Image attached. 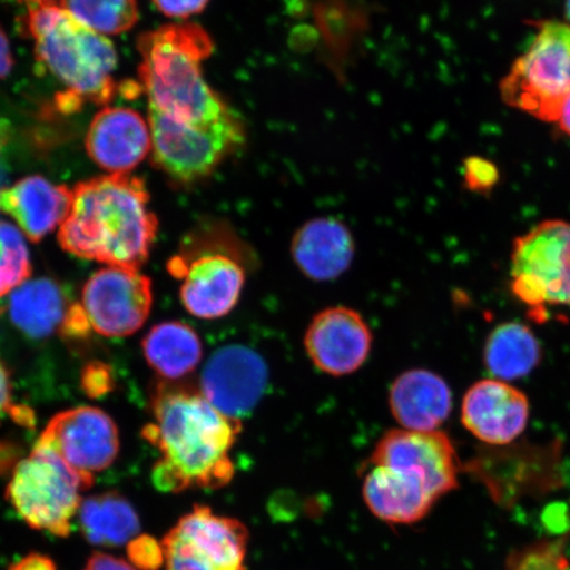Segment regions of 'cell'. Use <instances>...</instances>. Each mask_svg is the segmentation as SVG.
I'll use <instances>...</instances> for the list:
<instances>
[{
  "label": "cell",
  "mask_w": 570,
  "mask_h": 570,
  "mask_svg": "<svg viewBox=\"0 0 570 570\" xmlns=\"http://www.w3.org/2000/svg\"><path fill=\"white\" fill-rule=\"evenodd\" d=\"M151 413L141 436L160 454L153 469L156 489L181 493L232 482L230 452L242 431L239 420L214 409L202 391L164 382L154 390Z\"/></svg>",
  "instance_id": "6da1fadb"
},
{
  "label": "cell",
  "mask_w": 570,
  "mask_h": 570,
  "mask_svg": "<svg viewBox=\"0 0 570 570\" xmlns=\"http://www.w3.org/2000/svg\"><path fill=\"white\" fill-rule=\"evenodd\" d=\"M158 225L141 178L101 176L76 185L59 244L77 258L139 269L151 254Z\"/></svg>",
  "instance_id": "7a4b0ae2"
},
{
  "label": "cell",
  "mask_w": 570,
  "mask_h": 570,
  "mask_svg": "<svg viewBox=\"0 0 570 570\" xmlns=\"http://www.w3.org/2000/svg\"><path fill=\"white\" fill-rule=\"evenodd\" d=\"M139 78L148 106L177 122L203 125L232 111L206 82L203 62L213 51L208 32L195 23L168 24L140 35Z\"/></svg>",
  "instance_id": "3957f363"
},
{
  "label": "cell",
  "mask_w": 570,
  "mask_h": 570,
  "mask_svg": "<svg viewBox=\"0 0 570 570\" xmlns=\"http://www.w3.org/2000/svg\"><path fill=\"white\" fill-rule=\"evenodd\" d=\"M24 26L35 41L36 59L66 87L59 97L62 111L111 101L117 92L112 73L118 56L109 39L56 4L30 7Z\"/></svg>",
  "instance_id": "277c9868"
},
{
  "label": "cell",
  "mask_w": 570,
  "mask_h": 570,
  "mask_svg": "<svg viewBox=\"0 0 570 570\" xmlns=\"http://www.w3.org/2000/svg\"><path fill=\"white\" fill-rule=\"evenodd\" d=\"M92 483L52 448L36 443L13 468L6 497L32 529L68 538L71 520L82 503L81 494Z\"/></svg>",
  "instance_id": "5b68a950"
},
{
  "label": "cell",
  "mask_w": 570,
  "mask_h": 570,
  "mask_svg": "<svg viewBox=\"0 0 570 570\" xmlns=\"http://www.w3.org/2000/svg\"><path fill=\"white\" fill-rule=\"evenodd\" d=\"M503 101L530 116L553 122L570 92V26L538 23V33L501 82Z\"/></svg>",
  "instance_id": "8992f818"
},
{
  "label": "cell",
  "mask_w": 570,
  "mask_h": 570,
  "mask_svg": "<svg viewBox=\"0 0 570 570\" xmlns=\"http://www.w3.org/2000/svg\"><path fill=\"white\" fill-rule=\"evenodd\" d=\"M148 120L154 166L178 184L204 180L245 141L244 124L234 110L214 122L190 125L148 106Z\"/></svg>",
  "instance_id": "52a82bcc"
},
{
  "label": "cell",
  "mask_w": 570,
  "mask_h": 570,
  "mask_svg": "<svg viewBox=\"0 0 570 570\" xmlns=\"http://www.w3.org/2000/svg\"><path fill=\"white\" fill-rule=\"evenodd\" d=\"M511 276L515 296L538 312L547 305H570V224L546 220L519 237Z\"/></svg>",
  "instance_id": "ba28073f"
},
{
  "label": "cell",
  "mask_w": 570,
  "mask_h": 570,
  "mask_svg": "<svg viewBox=\"0 0 570 570\" xmlns=\"http://www.w3.org/2000/svg\"><path fill=\"white\" fill-rule=\"evenodd\" d=\"M248 531L234 518L195 505L161 540L166 570H246Z\"/></svg>",
  "instance_id": "9c48e42d"
},
{
  "label": "cell",
  "mask_w": 570,
  "mask_h": 570,
  "mask_svg": "<svg viewBox=\"0 0 570 570\" xmlns=\"http://www.w3.org/2000/svg\"><path fill=\"white\" fill-rule=\"evenodd\" d=\"M235 249L188 248L173 256L168 273L181 282L180 298L191 316L216 320L229 315L246 283V268Z\"/></svg>",
  "instance_id": "30bf717a"
},
{
  "label": "cell",
  "mask_w": 570,
  "mask_h": 570,
  "mask_svg": "<svg viewBox=\"0 0 570 570\" xmlns=\"http://www.w3.org/2000/svg\"><path fill=\"white\" fill-rule=\"evenodd\" d=\"M154 302L153 282L139 269L106 267L82 289V308L99 336H131L145 325Z\"/></svg>",
  "instance_id": "8fae6325"
},
{
  "label": "cell",
  "mask_w": 570,
  "mask_h": 570,
  "mask_svg": "<svg viewBox=\"0 0 570 570\" xmlns=\"http://www.w3.org/2000/svg\"><path fill=\"white\" fill-rule=\"evenodd\" d=\"M368 465L412 476L438 501L459 487L458 454L446 434L438 431H391L375 446Z\"/></svg>",
  "instance_id": "7c38bea8"
},
{
  "label": "cell",
  "mask_w": 570,
  "mask_h": 570,
  "mask_svg": "<svg viewBox=\"0 0 570 570\" xmlns=\"http://www.w3.org/2000/svg\"><path fill=\"white\" fill-rule=\"evenodd\" d=\"M38 443L52 448L78 473L95 481L119 453V432L114 420L96 407L57 413Z\"/></svg>",
  "instance_id": "4fadbf2b"
},
{
  "label": "cell",
  "mask_w": 570,
  "mask_h": 570,
  "mask_svg": "<svg viewBox=\"0 0 570 570\" xmlns=\"http://www.w3.org/2000/svg\"><path fill=\"white\" fill-rule=\"evenodd\" d=\"M267 383L268 368L262 355L244 345H227L206 362L202 394L214 409L240 422L258 405Z\"/></svg>",
  "instance_id": "5bb4252c"
},
{
  "label": "cell",
  "mask_w": 570,
  "mask_h": 570,
  "mask_svg": "<svg viewBox=\"0 0 570 570\" xmlns=\"http://www.w3.org/2000/svg\"><path fill=\"white\" fill-rule=\"evenodd\" d=\"M373 336L358 312L346 306L321 311L305 334L313 365L333 376L353 374L372 352Z\"/></svg>",
  "instance_id": "9a60e30c"
},
{
  "label": "cell",
  "mask_w": 570,
  "mask_h": 570,
  "mask_svg": "<svg viewBox=\"0 0 570 570\" xmlns=\"http://www.w3.org/2000/svg\"><path fill=\"white\" fill-rule=\"evenodd\" d=\"M529 419V399L508 382H476L463 397L462 424L487 444L512 443L524 432Z\"/></svg>",
  "instance_id": "2e32d148"
},
{
  "label": "cell",
  "mask_w": 570,
  "mask_h": 570,
  "mask_svg": "<svg viewBox=\"0 0 570 570\" xmlns=\"http://www.w3.org/2000/svg\"><path fill=\"white\" fill-rule=\"evenodd\" d=\"M85 145L97 166L111 175H126L151 153V127L138 111L105 107L91 120Z\"/></svg>",
  "instance_id": "e0dca14e"
},
{
  "label": "cell",
  "mask_w": 570,
  "mask_h": 570,
  "mask_svg": "<svg viewBox=\"0 0 570 570\" xmlns=\"http://www.w3.org/2000/svg\"><path fill=\"white\" fill-rule=\"evenodd\" d=\"M71 204L73 189L41 176L26 177L10 188L0 189V212L16 220L33 244L66 223Z\"/></svg>",
  "instance_id": "ac0fdd59"
},
{
  "label": "cell",
  "mask_w": 570,
  "mask_h": 570,
  "mask_svg": "<svg viewBox=\"0 0 570 570\" xmlns=\"http://www.w3.org/2000/svg\"><path fill=\"white\" fill-rule=\"evenodd\" d=\"M291 254L302 273L316 282H331L352 266L355 242L348 227L331 217L315 218L294 235Z\"/></svg>",
  "instance_id": "d6986e66"
},
{
  "label": "cell",
  "mask_w": 570,
  "mask_h": 570,
  "mask_svg": "<svg viewBox=\"0 0 570 570\" xmlns=\"http://www.w3.org/2000/svg\"><path fill=\"white\" fill-rule=\"evenodd\" d=\"M390 407L403 430L433 432L451 415L452 392L440 375L410 370L392 383Z\"/></svg>",
  "instance_id": "ffe728a7"
},
{
  "label": "cell",
  "mask_w": 570,
  "mask_h": 570,
  "mask_svg": "<svg viewBox=\"0 0 570 570\" xmlns=\"http://www.w3.org/2000/svg\"><path fill=\"white\" fill-rule=\"evenodd\" d=\"M363 481V498L376 518L410 524L422 520L438 502L422 482L395 470L370 465Z\"/></svg>",
  "instance_id": "44dd1931"
},
{
  "label": "cell",
  "mask_w": 570,
  "mask_h": 570,
  "mask_svg": "<svg viewBox=\"0 0 570 570\" xmlns=\"http://www.w3.org/2000/svg\"><path fill=\"white\" fill-rule=\"evenodd\" d=\"M69 308L60 285L48 277L21 284L12 292L9 303L12 324L35 340L60 332Z\"/></svg>",
  "instance_id": "7402d4cb"
},
{
  "label": "cell",
  "mask_w": 570,
  "mask_h": 570,
  "mask_svg": "<svg viewBox=\"0 0 570 570\" xmlns=\"http://www.w3.org/2000/svg\"><path fill=\"white\" fill-rule=\"evenodd\" d=\"M148 365L164 380L176 381L195 372L203 358V342L181 321L155 325L142 340Z\"/></svg>",
  "instance_id": "603a6c76"
},
{
  "label": "cell",
  "mask_w": 570,
  "mask_h": 570,
  "mask_svg": "<svg viewBox=\"0 0 570 570\" xmlns=\"http://www.w3.org/2000/svg\"><path fill=\"white\" fill-rule=\"evenodd\" d=\"M78 522L85 539L98 547L128 544L140 531L138 512L117 491L83 499L78 510Z\"/></svg>",
  "instance_id": "cb8c5ba5"
},
{
  "label": "cell",
  "mask_w": 570,
  "mask_h": 570,
  "mask_svg": "<svg viewBox=\"0 0 570 570\" xmlns=\"http://www.w3.org/2000/svg\"><path fill=\"white\" fill-rule=\"evenodd\" d=\"M540 344L530 327L508 323L495 327L484 346V363L498 381H514L539 365Z\"/></svg>",
  "instance_id": "d4e9b609"
},
{
  "label": "cell",
  "mask_w": 570,
  "mask_h": 570,
  "mask_svg": "<svg viewBox=\"0 0 570 570\" xmlns=\"http://www.w3.org/2000/svg\"><path fill=\"white\" fill-rule=\"evenodd\" d=\"M69 16L99 35H120L137 24V0H61Z\"/></svg>",
  "instance_id": "484cf974"
},
{
  "label": "cell",
  "mask_w": 570,
  "mask_h": 570,
  "mask_svg": "<svg viewBox=\"0 0 570 570\" xmlns=\"http://www.w3.org/2000/svg\"><path fill=\"white\" fill-rule=\"evenodd\" d=\"M32 265L23 235L16 226L0 223V297L30 281Z\"/></svg>",
  "instance_id": "4316f807"
},
{
  "label": "cell",
  "mask_w": 570,
  "mask_h": 570,
  "mask_svg": "<svg viewBox=\"0 0 570 570\" xmlns=\"http://www.w3.org/2000/svg\"><path fill=\"white\" fill-rule=\"evenodd\" d=\"M509 570H570V562L560 541H546L512 556Z\"/></svg>",
  "instance_id": "83f0119b"
},
{
  "label": "cell",
  "mask_w": 570,
  "mask_h": 570,
  "mask_svg": "<svg viewBox=\"0 0 570 570\" xmlns=\"http://www.w3.org/2000/svg\"><path fill=\"white\" fill-rule=\"evenodd\" d=\"M6 420L23 424L28 428L35 426V416L31 409L26 405H17L12 399V386L9 370L0 360V426L3 425ZM11 462V448L9 444L0 441V470Z\"/></svg>",
  "instance_id": "f1b7e54d"
},
{
  "label": "cell",
  "mask_w": 570,
  "mask_h": 570,
  "mask_svg": "<svg viewBox=\"0 0 570 570\" xmlns=\"http://www.w3.org/2000/svg\"><path fill=\"white\" fill-rule=\"evenodd\" d=\"M127 558L138 570H159L166 566L161 541L149 534H138L127 544Z\"/></svg>",
  "instance_id": "f546056e"
},
{
  "label": "cell",
  "mask_w": 570,
  "mask_h": 570,
  "mask_svg": "<svg viewBox=\"0 0 570 570\" xmlns=\"http://www.w3.org/2000/svg\"><path fill=\"white\" fill-rule=\"evenodd\" d=\"M499 174L493 163L483 158H469L463 163L466 188L476 194H488L498 183Z\"/></svg>",
  "instance_id": "4dcf8cb0"
},
{
  "label": "cell",
  "mask_w": 570,
  "mask_h": 570,
  "mask_svg": "<svg viewBox=\"0 0 570 570\" xmlns=\"http://www.w3.org/2000/svg\"><path fill=\"white\" fill-rule=\"evenodd\" d=\"M114 380L110 368L101 362L89 363L83 370L82 387L90 397H99L111 391Z\"/></svg>",
  "instance_id": "1f68e13d"
},
{
  "label": "cell",
  "mask_w": 570,
  "mask_h": 570,
  "mask_svg": "<svg viewBox=\"0 0 570 570\" xmlns=\"http://www.w3.org/2000/svg\"><path fill=\"white\" fill-rule=\"evenodd\" d=\"M156 9L168 18H189L204 11L209 0H153Z\"/></svg>",
  "instance_id": "d6a6232c"
},
{
  "label": "cell",
  "mask_w": 570,
  "mask_h": 570,
  "mask_svg": "<svg viewBox=\"0 0 570 570\" xmlns=\"http://www.w3.org/2000/svg\"><path fill=\"white\" fill-rule=\"evenodd\" d=\"M83 570H137L130 562L116 558V556L95 552L88 559Z\"/></svg>",
  "instance_id": "836d02e7"
},
{
  "label": "cell",
  "mask_w": 570,
  "mask_h": 570,
  "mask_svg": "<svg viewBox=\"0 0 570 570\" xmlns=\"http://www.w3.org/2000/svg\"><path fill=\"white\" fill-rule=\"evenodd\" d=\"M9 570H57V566L49 556L33 552L13 562Z\"/></svg>",
  "instance_id": "e575fe53"
},
{
  "label": "cell",
  "mask_w": 570,
  "mask_h": 570,
  "mask_svg": "<svg viewBox=\"0 0 570 570\" xmlns=\"http://www.w3.org/2000/svg\"><path fill=\"white\" fill-rule=\"evenodd\" d=\"M13 66L11 46L3 28L0 27V80L10 75Z\"/></svg>",
  "instance_id": "d590c367"
},
{
  "label": "cell",
  "mask_w": 570,
  "mask_h": 570,
  "mask_svg": "<svg viewBox=\"0 0 570 570\" xmlns=\"http://www.w3.org/2000/svg\"><path fill=\"white\" fill-rule=\"evenodd\" d=\"M556 124H558L560 130L568 135V137L570 138V92L564 99V101H562L561 104L558 120H556Z\"/></svg>",
  "instance_id": "8d00e7d4"
},
{
  "label": "cell",
  "mask_w": 570,
  "mask_h": 570,
  "mask_svg": "<svg viewBox=\"0 0 570 570\" xmlns=\"http://www.w3.org/2000/svg\"><path fill=\"white\" fill-rule=\"evenodd\" d=\"M24 2L30 7H39L55 4L56 0H24Z\"/></svg>",
  "instance_id": "74e56055"
},
{
  "label": "cell",
  "mask_w": 570,
  "mask_h": 570,
  "mask_svg": "<svg viewBox=\"0 0 570 570\" xmlns=\"http://www.w3.org/2000/svg\"><path fill=\"white\" fill-rule=\"evenodd\" d=\"M566 16L569 21L568 24L570 26V0H567V3H566Z\"/></svg>",
  "instance_id": "f35d334b"
}]
</instances>
